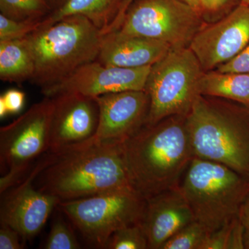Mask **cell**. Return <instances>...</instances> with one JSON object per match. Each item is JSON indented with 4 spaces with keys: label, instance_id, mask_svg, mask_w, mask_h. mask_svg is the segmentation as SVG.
Masks as SVG:
<instances>
[{
    "label": "cell",
    "instance_id": "1",
    "mask_svg": "<svg viewBox=\"0 0 249 249\" xmlns=\"http://www.w3.org/2000/svg\"><path fill=\"white\" fill-rule=\"evenodd\" d=\"M36 165L34 184L60 201L133 188L120 142H101L91 137L60 151H49Z\"/></svg>",
    "mask_w": 249,
    "mask_h": 249
},
{
    "label": "cell",
    "instance_id": "2",
    "mask_svg": "<svg viewBox=\"0 0 249 249\" xmlns=\"http://www.w3.org/2000/svg\"><path fill=\"white\" fill-rule=\"evenodd\" d=\"M123 148L132 188L145 199L178 186L194 158L183 115L145 124Z\"/></svg>",
    "mask_w": 249,
    "mask_h": 249
},
{
    "label": "cell",
    "instance_id": "3",
    "mask_svg": "<svg viewBox=\"0 0 249 249\" xmlns=\"http://www.w3.org/2000/svg\"><path fill=\"white\" fill-rule=\"evenodd\" d=\"M229 101L197 96L186 115L192 150L249 178V111Z\"/></svg>",
    "mask_w": 249,
    "mask_h": 249
},
{
    "label": "cell",
    "instance_id": "4",
    "mask_svg": "<svg viewBox=\"0 0 249 249\" xmlns=\"http://www.w3.org/2000/svg\"><path fill=\"white\" fill-rule=\"evenodd\" d=\"M104 34L88 18L68 16L24 37L35 64L33 83L41 88L58 83L97 60Z\"/></svg>",
    "mask_w": 249,
    "mask_h": 249
},
{
    "label": "cell",
    "instance_id": "5",
    "mask_svg": "<svg viewBox=\"0 0 249 249\" xmlns=\"http://www.w3.org/2000/svg\"><path fill=\"white\" fill-rule=\"evenodd\" d=\"M180 188L195 220L211 232L238 217L249 195V178L226 165L194 157Z\"/></svg>",
    "mask_w": 249,
    "mask_h": 249
},
{
    "label": "cell",
    "instance_id": "6",
    "mask_svg": "<svg viewBox=\"0 0 249 249\" xmlns=\"http://www.w3.org/2000/svg\"><path fill=\"white\" fill-rule=\"evenodd\" d=\"M53 98L45 97L0 128V193L25 178L50 151Z\"/></svg>",
    "mask_w": 249,
    "mask_h": 249
},
{
    "label": "cell",
    "instance_id": "7",
    "mask_svg": "<svg viewBox=\"0 0 249 249\" xmlns=\"http://www.w3.org/2000/svg\"><path fill=\"white\" fill-rule=\"evenodd\" d=\"M204 71L189 47L170 49L154 64L145 84L150 108L145 124L165 118L186 116L199 96V83Z\"/></svg>",
    "mask_w": 249,
    "mask_h": 249
},
{
    "label": "cell",
    "instance_id": "8",
    "mask_svg": "<svg viewBox=\"0 0 249 249\" xmlns=\"http://www.w3.org/2000/svg\"><path fill=\"white\" fill-rule=\"evenodd\" d=\"M146 199L133 188L59 201L58 206L90 245L106 249L121 228L142 222Z\"/></svg>",
    "mask_w": 249,
    "mask_h": 249
},
{
    "label": "cell",
    "instance_id": "9",
    "mask_svg": "<svg viewBox=\"0 0 249 249\" xmlns=\"http://www.w3.org/2000/svg\"><path fill=\"white\" fill-rule=\"evenodd\" d=\"M203 20L200 13L182 0H134L116 31L162 41L173 48L189 47Z\"/></svg>",
    "mask_w": 249,
    "mask_h": 249
},
{
    "label": "cell",
    "instance_id": "10",
    "mask_svg": "<svg viewBox=\"0 0 249 249\" xmlns=\"http://www.w3.org/2000/svg\"><path fill=\"white\" fill-rule=\"evenodd\" d=\"M249 44V6L239 4L213 24H204L189 48L204 72L233 58Z\"/></svg>",
    "mask_w": 249,
    "mask_h": 249
},
{
    "label": "cell",
    "instance_id": "11",
    "mask_svg": "<svg viewBox=\"0 0 249 249\" xmlns=\"http://www.w3.org/2000/svg\"><path fill=\"white\" fill-rule=\"evenodd\" d=\"M37 172L36 163L25 178L1 193L0 222L14 228L24 242L41 231L60 201L34 186Z\"/></svg>",
    "mask_w": 249,
    "mask_h": 249
},
{
    "label": "cell",
    "instance_id": "12",
    "mask_svg": "<svg viewBox=\"0 0 249 249\" xmlns=\"http://www.w3.org/2000/svg\"><path fill=\"white\" fill-rule=\"evenodd\" d=\"M151 67L106 66L95 60L80 67L58 83L42 88V92L49 98L67 92L95 98L106 93L145 90Z\"/></svg>",
    "mask_w": 249,
    "mask_h": 249
},
{
    "label": "cell",
    "instance_id": "13",
    "mask_svg": "<svg viewBox=\"0 0 249 249\" xmlns=\"http://www.w3.org/2000/svg\"><path fill=\"white\" fill-rule=\"evenodd\" d=\"M94 98L98 107L95 140L123 143L146 124L150 98L145 90L106 93Z\"/></svg>",
    "mask_w": 249,
    "mask_h": 249
},
{
    "label": "cell",
    "instance_id": "14",
    "mask_svg": "<svg viewBox=\"0 0 249 249\" xmlns=\"http://www.w3.org/2000/svg\"><path fill=\"white\" fill-rule=\"evenodd\" d=\"M52 98L50 152L60 151L94 136L98 123V107L94 98L73 92Z\"/></svg>",
    "mask_w": 249,
    "mask_h": 249
},
{
    "label": "cell",
    "instance_id": "15",
    "mask_svg": "<svg viewBox=\"0 0 249 249\" xmlns=\"http://www.w3.org/2000/svg\"><path fill=\"white\" fill-rule=\"evenodd\" d=\"M194 221L179 185L147 198L141 224L148 249H161L172 236Z\"/></svg>",
    "mask_w": 249,
    "mask_h": 249
},
{
    "label": "cell",
    "instance_id": "16",
    "mask_svg": "<svg viewBox=\"0 0 249 249\" xmlns=\"http://www.w3.org/2000/svg\"><path fill=\"white\" fill-rule=\"evenodd\" d=\"M171 48L162 41L113 31L104 34L96 60L106 66L124 68L152 66Z\"/></svg>",
    "mask_w": 249,
    "mask_h": 249
},
{
    "label": "cell",
    "instance_id": "17",
    "mask_svg": "<svg viewBox=\"0 0 249 249\" xmlns=\"http://www.w3.org/2000/svg\"><path fill=\"white\" fill-rule=\"evenodd\" d=\"M121 1L122 0H68L60 9L52 11L41 24L47 25L68 16L80 15L89 19L104 34L115 19Z\"/></svg>",
    "mask_w": 249,
    "mask_h": 249
},
{
    "label": "cell",
    "instance_id": "18",
    "mask_svg": "<svg viewBox=\"0 0 249 249\" xmlns=\"http://www.w3.org/2000/svg\"><path fill=\"white\" fill-rule=\"evenodd\" d=\"M199 91L202 96L224 98L249 107V73L204 72Z\"/></svg>",
    "mask_w": 249,
    "mask_h": 249
},
{
    "label": "cell",
    "instance_id": "19",
    "mask_svg": "<svg viewBox=\"0 0 249 249\" xmlns=\"http://www.w3.org/2000/svg\"><path fill=\"white\" fill-rule=\"evenodd\" d=\"M34 58L24 38L0 41V79L22 83L32 80Z\"/></svg>",
    "mask_w": 249,
    "mask_h": 249
},
{
    "label": "cell",
    "instance_id": "20",
    "mask_svg": "<svg viewBox=\"0 0 249 249\" xmlns=\"http://www.w3.org/2000/svg\"><path fill=\"white\" fill-rule=\"evenodd\" d=\"M0 12L18 21L42 20L52 12L46 0H0Z\"/></svg>",
    "mask_w": 249,
    "mask_h": 249
},
{
    "label": "cell",
    "instance_id": "21",
    "mask_svg": "<svg viewBox=\"0 0 249 249\" xmlns=\"http://www.w3.org/2000/svg\"><path fill=\"white\" fill-rule=\"evenodd\" d=\"M245 249L243 228L239 217L208 235L201 249Z\"/></svg>",
    "mask_w": 249,
    "mask_h": 249
},
{
    "label": "cell",
    "instance_id": "22",
    "mask_svg": "<svg viewBox=\"0 0 249 249\" xmlns=\"http://www.w3.org/2000/svg\"><path fill=\"white\" fill-rule=\"evenodd\" d=\"M106 249H148L146 235L141 222L116 231L108 240Z\"/></svg>",
    "mask_w": 249,
    "mask_h": 249
},
{
    "label": "cell",
    "instance_id": "23",
    "mask_svg": "<svg viewBox=\"0 0 249 249\" xmlns=\"http://www.w3.org/2000/svg\"><path fill=\"white\" fill-rule=\"evenodd\" d=\"M209 234L199 223L194 221L172 236L161 249H201Z\"/></svg>",
    "mask_w": 249,
    "mask_h": 249
},
{
    "label": "cell",
    "instance_id": "24",
    "mask_svg": "<svg viewBox=\"0 0 249 249\" xmlns=\"http://www.w3.org/2000/svg\"><path fill=\"white\" fill-rule=\"evenodd\" d=\"M42 248L45 249H78L80 245L74 232L63 219L54 221Z\"/></svg>",
    "mask_w": 249,
    "mask_h": 249
},
{
    "label": "cell",
    "instance_id": "25",
    "mask_svg": "<svg viewBox=\"0 0 249 249\" xmlns=\"http://www.w3.org/2000/svg\"><path fill=\"white\" fill-rule=\"evenodd\" d=\"M42 20H14L0 14V41L24 38L38 29Z\"/></svg>",
    "mask_w": 249,
    "mask_h": 249
},
{
    "label": "cell",
    "instance_id": "26",
    "mask_svg": "<svg viewBox=\"0 0 249 249\" xmlns=\"http://www.w3.org/2000/svg\"><path fill=\"white\" fill-rule=\"evenodd\" d=\"M224 73H249V44L231 60L217 67Z\"/></svg>",
    "mask_w": 249,
    "mask_h": 249
},
{
    "label": "cell",
    "instance_id": "27",
    "mask_svg": "<svg viewBox=\"0 0 249 249\" xmlns=\"http://www.w3.org/2000/svg\"><path fill=\"white\" fill-rule=\"evenodd\" d=\"M240 0H201V15L203 18L222 16Z\"/></svg>",
    "mask_w": 249,
    "mask_h": 249
},
{
    "label": "cell",
    "instance_id": "28",
    "mask_svg": "<svg viewBox=\"0 0 249 249\" xmlns=\"http://www.w3.org/2000/svg\"><path fill=\"white\" fill-rule=\"evenodd\" d=\"M0 227V249H22L24 245L21 242L22 237L14 228L4 223Z\"/></svg>",
    "mask_w": 249,
    "mask_h": 249
},
{
    "label": "cell",
    "instance_id": "29",
    "mask_svg": "<svg viewBox=\"0 0 249 249\" xmlns=\"http://www.w3.org/2000/svg\"><path fill=\"white\" fill-rule=\"evenodd\" d=\"M25 93L20 90L12 89L8 90L0 98L4 101L9 114H14L22 110L25 102Z\"/></svg>",
    "mask_w": 249,
    "mask_h": 249
},
{
    "label": "cell",
    "instance_id": "30",
    "mask_svg": "<svg viewBox=\"0 0 249 249\" xmlns=\"http://www.w3.org/2000/svg\"><path fill=\"white\" fill-rule=\"evenodd\" d=\"M238 217L243 228L245 249H249V195L241 207Z\"/></svg>",
    "mask_w": 249,
    "mask_h": 249
},
{
    "label": "cell",
    "instance_id": "31",
    "mask_svg": "<svg viewBox=\"0 0 249 249\" xmlns=\"http://www.w3.org/2000/svg\"><path fill=\"white\" fill-rule=\"evenodd\" d=\"M134 0H122L121 1V4L120 7H119V11L118 14L116 15L115 19H114L111 25L108 28L107 30L104 34H107V33L111 32L113 31L117 30L120 27L121 22H122L123 18H124V14L128 9L129 6H130L131 4Z\"/></svg>",
    "mask_w": 249,
    "mask_h": 249
},
{
    "label": "cell",
    "instance_id": "32",
    "mask_svg": "<svg viewBox=\"0 0 249 249\" xmlns=\"http://www.w3.org/2000/svg\"><path fill=\"white\" fill-rule=\"evenodd\" d=\"M52 11H56L62 7L68 0H46Z\"/></svg>",
    "mask_w": 249,
    "mask_h": 249
},
{
    "label": "cell",
    "instance_id": "33",
    "mask_svg": "<svg viewBox=\"0 0 249 249\" xmlns=\"http://www.w3.org/2000/svg\"><path fill=\"white\" fill-rule=\"evenodd\" d=\"M182 1L201 14V0H182Z\"/></svg>",
    "mask_w": 249,
    "mask_h": 249
},
{
    "label": "cell",
    "instance_id": "34",
    "mask_svg": "<svg viewBox=\"0 0 249 249\" xmlns=\"http://www.w3.org/2000/svg\"><path fill=\"white\" fill-rule=\"evenodd\" d=\"M7 114H9V113H8L6 105H5L2 98H0V117H1V119H2V118L7 115Z\"/></svg>",
    "mask_w": 249,
    "mask_h": 249
},
{
    "label": "cell",
    "instance_id": "35",
    "mask_svg": "<svg viewBox=\"0 0 249 249\" xmlns=\"http://www.w3.org/2000/svg\"><path fill=\"white\" fill-rule=\"evenodd\" d=\"M240 4L249 6V0H240Z\"/></svg>",
    "mask_w": 249,
    "mask_h": 249
}]
</instances>
